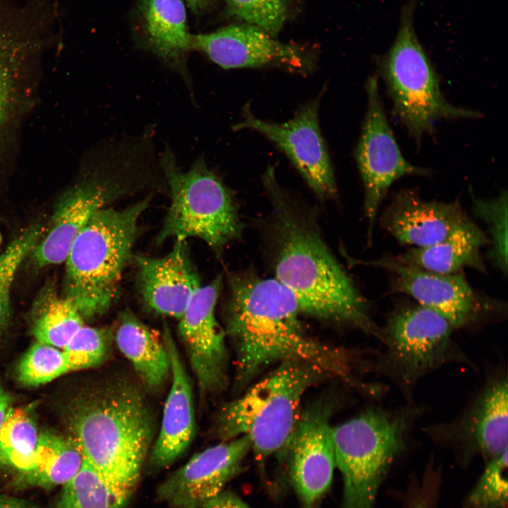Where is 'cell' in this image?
<instances>
[{"mask_svg": "<svg viewBox=\"0 0 508 508\" xmlns=\"http://www.w3.org/2000/svg\"><path fill=\"white\" fill-rule=\"evenodd\" d=\"M192 47L226 69L276 66L306 75L316 67L314 50L281 42L261 28L246 23L192 35Z\"/></svg>", "mask_w": 508, "mask_h": 508, "instance_id": "obj_15", "label": "cell"}, {"mask_svg": "<svg viewBox=\"0 0 508 508\" xmlns=\"http://www.w3.org/2000/svg\"><path fill=\"white\" fill-rule=\"evenodd\" d=\"M488 245V235L468 217L442 241L388 258L401 265L438 274L461 272L466 267L485 273L481 250Z\"/></svg>", "mask_w": 508, "mask_h": 508, "instance_id": "obj_23", "label": "cell"}, {"mask_svg": "<svg viewBox=\"0 0 508 508\" xmlns=\"http://www.w3.org/2000/svg\"><path fill=\"white\" fill-rule=\"evenodd\" d=\"M31 330L36 341L63 349L84 320L74 303L49 284L43 288L32 308Z\"/></svg>", "mask_w": 508, "mask_h": 508, "instance_id": "obj_27", "label": "cell"}, {"mask_svg": "<svg viewBox=\"0 0 508 508\" xmlns=\"http://www.w3.org/2000/svg\"><path fill=\"white\" fill-rule=\"evenodd\" d=\"M421 412L412 403L394 410L373 406L332 426L343 481L341 508H374L380 487Z\"/></svg>", "mask_w": 508, "mask_h": 508, "instance_id": "obj_7", "label": "cell"}, {"mask_svg": "<svg viewBox=\"0 0 508 508\" xmlns=\"http://www.w3.org/2000/svg\"><path fill=\"white\" fill-rule=\"evenodd\" d=\"M140 143L107 149L56 201L49 230L30 255L39 268L65 262L78 234L99 210L146 187L152 171Z\"/></svg>", "mask_w": 508, "mask_h": 508, "instance_id": "obj_6", "label": "cell"}, {"mask_svg": "<svg viewBox=\"0 0 508 508\" xmlns=\"http://www.w3.org/2000/svg\"><path fill=\"white\" fill-rule=\"evenodd\" d=\"M416 0L402 7L400 23L389 50L377 61L393 111L417 142L442 119H476L481 113L450 104L414 29Z\"/></svg>", "mask_w": 508, "mask_h": 508, "instance_id": "obj_8", "label": "cell"}, {"mask_svg": "<svg viewBox=\"0 0 508 508\" xmlns=\"http://www.w3.org/2000/svg\"><path fill=\"white\" fill-rule=\"evenodd\" d=\"M381 327L377 369L411 399L426 375L452 361L469 363L452 339L453 327L416 302L397 305Z\"/></svg>", "mask_w": 508, "mask_h": 508, "instance_id": "obj_10", "label": "cell"}, {"mask_svg": "<svg viewBox=\"0 0 508 508\" xmlns=\"http://www.w3.org/2000/svg\"><path fill=\"white\" fill-rule=\"evenodd\" d=\"M42 236L41 226L33 225L19 234L0 254V341L10 322L11 291L16 274Z\"/></svg>", "mask_w": 508, "mask_h": 508, "instance_id": "obj_30", "label": "cell"}, {"mask_svg": "<svg viewBox=\"0 0 508 508\" xmlns=\"http://www.w3.org/2000/svg\"><path fill=\"white\" fill-rule=\"evenodd\" d=\"M473 210L487 225L491 246L488 256L505 275L507 272V191L492 199L473 196Z\"/></svg>", "mask_w": 508, "mask_h": 508, "instance_id": "obj_32", "label": "cell"}, {"mask_svg": "<svg viewBox=\"0 0 508 508\" xmlns=\"http://www.w3.org/2000/svg\"><path fill=\"white\" fill-rule=\"evenodd\" d=\"M39 434L32 409L12 406L0 428V471L17 474L32 464Z\"/></svg>", "mask_w": 508, "mask_h": 508, "instance_id": "obj_28", "label": "cell"}, {"mask_svg": "<svg viewBox=\"0 0 508 508\" xmlns=\"http://www.w3.org/2000/svg\"><path fill=\"white\" fill-rule=\"evenodd\" d=\"M321 95L305 104L294 117L284 123L256 117L250 102L243 107L242 119L236 131H255L274 143L289 159L308 186L321 198H334L337 192L334 169L319 126Z\"/></svg>", "mask_w": 508, "mask_h": 508, "instance_id": "obj_14", "label": "cell"}, {"mask_svg": "<svg viewBox=\"0 0 508 508\" xmlns=\"http://www.w3.org/2000/svg\"><path fill=\"white\" fill-rule=\"evenodd\" d=\"M0 508H36L20 498L0 494Z\"/></svg>", "mask_w": 508, "mask_h": 508, "instance_id": "obj_38", "label": "cell"}, {"mask_svg": "<svg viewBox=\"0 0 508 508\" xmlns=\"http://www.w3.org/2000/svg\"><path fill=\"white\" fill-rule=\"evenodd\" d=\"M507 452L487 461L468 495L467 508L507 507Z\"/></svg>", "mask_w": 508, "mask_h": 508, "instance_id": "obj_34", "label": "cell"}, {"mask_svg": "<svg viewBox=\"0 0 508 508\" xmlns=\"http://www.w3.org/2000/svg\"><path fill=\"white\" fill-rule=\"evenodd\" d=\"M332 375L319 364L299 358L279 362L241 397L225 403L216 418V435L226 441L246 436L258 462L282 452L299 421L306 391Z\"/></svg>", "mask_w": 508, "mask_h": 508, "instance_id": "obj_5", "label": "cell"}, {"mask_svg": "<svg viewBox=\"0 0 508 508\" xmlns=\"http://www.w3.org/2000/svg\"><path fill=\"white\" fill-rule=\"evenodd\" d=\"M159 165L169 187L171 203L157 243L195 237L220 253L241 237L242 224L232 193L202 157L184 172L166 147Z\"/></svg>", "mask_w": 508, "mask_h": 508, "instance_id": "obj_9", "label": "cell"}, {"mask_svg": "<svg viewBox=\"0 0 508 508\" xmlns=\"http://www.w3.org/2000/svg\"><path fill=\"white\" fill-rule=\"evenodd\" d=\"M128 501L83 459L80 470L64 485L57 508H125Z\"/></svg>", "mask_w": 508, "mask_h": 508, "instance_id": "obj_29", "label": "cell"}, {"mask_svg": "<svg viewBox=\"0 0 508 508\" xmlns=\"http://www.w3.org/2000/svg\"><path fill=\"white\" fill-rule=\"evenodd\" d=\"M40 39L29 18L0 0V164L33 102Z\"/></svg>", "mask_w": 508, "mask_h": 508, "instance_id": "obj_11", "label": "cell"}, {"mask_svg": "<svg viewBox=\"0 0 508 508\" xmlns=\"http://www.w3.org/2000/svg\"><path fill=\"white\" fill-rule=\"evenodd\" d=\"M361 263L390 272L393 292L411 296L443 317L454 329L478 327L503 311L501 303L475 291L462 272H430L397 263L388 257Z\"/></svg>", "mask_w": 508, "mask_h": 508, "instance_id": "obj_12", "label": "cell"}, {"mask_svg": "<svg viewBox=\"0 0 508 508\" xmlns=\"http://www.w3.org/2000/svg\"><path fill=\"white\" fill-rule=\"evenodd\" d=\"M71 371L62 349L35 341L20 360L16 373L23 385L37 387Z\"/></svg>", "mask_w": 508, "mask_h": 508, "instance_id": "obj_31", "label": "cell"}, {"mask_svg": "<svg viewBox=\"0 0 508 508\" xmlns=\"http://www.w3.org/2000/svg\"><path fill=\"white\" fill-rule=\"evenodd\" d=\"M138 11L147 49L186 79V57L192 47L183 0H140Z\"/></svg>", "mask_w": 508, "mask_h": 508, "instance_id": "obj_24", "label": "cell"}, {"mask_svg": "<svg viewBox=\"0 0 508 508\" xmlns=\"http://www.w3.org/2000/svg\"><path fill=\"white\" fill-rule=\"evenodd\" d=\"M467 218L458 199L428 201L413 189L405 188L394 195L380 224L400 243L421 248L442 241Z\"/></svg>", "mask_w": 508, "mask_h": 508, "instance_id": "obj_20", "label": "cell"}, {"mask_svg": "<svg viewBox=\"0 0 508 508\" xmlns=\"http://www.w3.org/2000/svg\"><path fill=\"white\" fill-rule=\"evenodd\" d=\"M228 13L276 37L286 21L291 0H225Z\"/></svg>", "mask_w": 508, "mask_h": 508, "instance_id": "obj_35", "label": "cell"}, {"mask_svg": "<svg viewBox=\"0 0 508 508\" xmlns=\"http://www.w3.org/2000/svg\"><path fill=\"white\" fill-rule=\"evenodd\" d=\"M64 416L83 459L129 500L155 433L141 391L123 379L107 380L76 393Z\"/></svg>", "mask_w": 508, "mask_h": 508, "instance_id": "obj_3", "label": "cell"}, {"mask_svg": "<svg viewBox=\"0 0 508 508\" xmlns=\"http://www.w3.org/2000/svg\"><path fill=\"white\" fill-rule=\"evenodd\" d=\"M367 111L355 157L364 187V212L370 239L377 212L390 186L406 176H428V169L403 156L388 123L375 75L365 84Z\"/></svg>", "mask_w": 508, "mask_h": 508, "instance_id": "obj_13", "label": "cell"}, {"mask_svg": "<svg viewBox=\"0 0 508 508\" xmlns=\"http://www.w3.org/2000/svg\"><path fill=\"white\" fill-rule=\"evenodd\" d=\"M142 299L154 312L179 319L201 286L186 240H176L164 256L135 257Z\"/></svg>", "mask_w": 508, "mask_h": 508, "instance_id": "obj_21", "label": "cell"}, {"mask_svg": "<svg viewBox=\"0 0 508 508\" xmlns=\"http://www.w3.org/2000/svg\"><path fill=\"white\" fill-rule=\"evenodd\" d=\"M114 338L147 387L156 389L167 380L171 374V362L163 339L131 311L121 314Z\"/></svg>", "mask_w": 508, "mask_h": 508, "instance_id": "obj_25", "label": "cell"}, {"mask_svg": "<svg viewBox=\"0 0 508 508\" xmlns=\"http://www.w3.org/2000/svg\"><path fill=\"white\" fill-rule=\"evenodd\" d=\"M424 431L435 441L480 454L487 461L508 450L506 371L492 374L456 417Z\"/></svg>", "mask_w": 508, "mask_h": 508, "instance_id": "obj_16", "label": "cell"}, {"mask_svg": "<svg viewBox=\"0 0 508 508\" xmlns=\"http://www.w3.org/2000/svg\"><path fill=\"white\" fill-rule=\"evenodd\" d=\"M190 8L195 14H199L205 11L209 8L213 2V0H185Z\"/></svg>", "mask_w": 508, "mask_h": 508, "instance_id": "obj_39", "label": "cell"}, {"mask_svg": "<svg viewBox=\"0 0 508 508\" xmlns=\"http://www.w3.org/2000/svg\"><path fill=\"white\" fill-rule=\"evenodd\" d=\"M222 276L200 286L179 319V333L201 394L221 392L228 383L225 332L215 316Z\"/></svg>", "mask_w": 508, "mask_h": 508, "instance_id": "obj_17", "label": "cell"}, {"mask_svg": "<svg viewBox=\"0 0 508 508\" xmlns=\"http://www.w3.org/2000/svg\"><path fill=\"white\" fill-rule=\"evenodd\" d=\"M83 454L71 437L44 430L39 434L32 462L16 475L15 485L20 488H52L64 485L80 470Z\"/></svg>", "mask_w": 508, "mask_h": 508, "instance_id": "obj_26", "label": "cell"}, {"mask_svg": "<svg viewBox=\"0 0 508 508\" xmlns=\"http://www.w3.org/2000/svg\"><path fill=\"white\" fill-rule=\"evenodd\" d=\"M329 418L325 404L307 409L282 451L288 452L290 481L302 508H318L332 482L336 464Z\"/></svg>", "mask_w": 508, "mask_h": 508, "instance_id": "obj_18", "label": "cell"}, {"mask_svg": "<svg viewBox=\"0 0 508 508\" xmlns=\"http://www.w3.org/2000/svg\"><path fill=\"white\" fill-rule=\"evenodd\" d=\"M152 195L123 209L97 212L74 240L65 260L63 295L83 320L101 316L118 297L124 269Z\"/></svg>", "mask_w": 508, "mask_h": 508, "instance_id": "obj_4", "label": "cell"}, {"mask_svg": "<svg viewBox=\"0 0 508 508\" xmlns=\"http://www.w3.org/2000/svg\"><path fill=\"white\" fill-rule=\"evenodd\" d=\"M13 398L0 382V428L9 411L13 406Z\"/></svg>", "mask_w": 508, "mask_h": 508, "instance_id": "obj_37", "label": "cell"}, {"mask_svg": "<svg viewBox=\"0 0 508 508\" xmlns=\"http://www.w3.org/2000/svg\"><path fill=\"white\" fill-rule=\"evenodd\" d=\"M202 508H251L236 494L223 490L210 500Z\"/></svg>", "mask_w": 508, "mask_h": 508, "instance_id": "obj_36", "label": "cell"}, {"mask_svg": "<svg viewBox=\"0 0 508 508\" xmlns=\"http://www.w3.org/2000/svg\"><path fill=\"white\" fill-rule=\"evenodd\" d=\"M162 339L170 358L171 385L160 430L150 454L154 468H165L179 459L190 446L195 431L190 380L167 325L163 327Z\"/></svg>", "mask_w": 508, "mask_h": 508, "instance_id": "obj_22", "label": "cell"}, {"mask_svg": "<svg viewBox=\"0 0 508 508\" xmlns=\"http://www.w3.org/2000/svg\"><path fill=\"white\" fill-rule=\"evenodd\" d=\"M112 340L109 328L83 325L62 349L71 370L76 371L100 364L108 355Z\"/></svg>", "mask_w": 508, "mask_h": 508, "instance_id": "obj_33", "label": "cell"}, {"mask_svg": "<svg viewBox=\"0 0 508 508\" xmlns=\"http://www.w3.org/2000/svg\"><path fill=\"white\" fill-rule=\"evenodd\" d=\"M229 284L226 332L236 349L238 387L246 386L265 366L291 358L316 363L332 375L348 378L344 356L306 334L296 300L275 278L236 274Z\"/></svg>", "mask_w": 508, "mask_h": 508, "instance_id": "obj_2", "label": "cell"}, {"mask_svg": "<svg viewBox=\"0 0 508 508\" xmlns=\"http://www.w3.org/2000/svg\"><path fill=\"white\" fill-rule=\"evenodd\" d=\"M250 451L249 439L239 436L196 453L159 485L158 498L171 508H202L243 472Z\"/></svg>", "mask_w": 508, "mask_h": 508, "instance_id": "obj_19", "label": "cell"}, {"mask_svg": "<svg viewBox=\"0 0 508 508\" xmlns=\"http://www.w3.org/2000/svg\"><path fill=\"white\" fill-rule=\"evenodd\" d=\"M262 182L272 212L275 279L294 296L301 313L381 337L370 306L323 241L310 215L280 187L272 166Z\"/></svg>", "mask_w": 508, "mask_h": 508, "instance_id": "obj_1", "label": "cell"}]
</instances>
